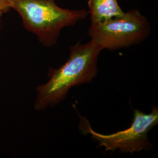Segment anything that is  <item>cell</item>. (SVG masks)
Returning <instances> with one entry per match:
<instances>
[{
	"instance_id": "cell-1",
	"label": "cell",
	"mask_w": 158,
	"mask_h": 158,
	"mask_svg": "<svg viewBox=\"0 0 158 158\" xmlns=\"http://www.w3.org/2000/svg\"><path fill=\"white\" fill-rule=\"evenodd\" d=\"M102 51L91 40L72 46L68 60L58 69L50 68L49 81L36 87L35 110L43 111L58 105L72 87L91 82L97 75L98 59Z\"/></svg>"
},
{
	"instance_id": "cell-2",
	"label": "cell",
	"mask_w": 158,
	"mask_h": 158,
	"mask_svg": "<svg viewBox=\"0 0 158 158\" xmlns=\"http://www.w3.org/2000/svg\"><path fill=\"white\" fill-rule=\"evenodd\" d=\"M10 4L21 17L25 29L47 48L56 44L63 29L73 26L89 15L85 9L62 8L55 0H10Z\"/></svg>"
},
{
	"instance_id": "cell-3",
	"label": "cell",
	"mask_w": 158,
	"mask_h": 158,
	"mask_svg": "<svg viewBox=\"0 0 158 158\" xmlns=\"http://www.w3.org/2000/svg\"><path fill=\"white\" fill-rule=\"evenodd\" d=\"M151 33L149 21L136 9L103 22L91 23L88 31L91 40L102 51H115L138 45Z\"/></svg>"
},
{
	"instance_id": "cell-4",
	"label": "cell",
	"mask_w": 158,
	"mask_h": 158,
	"mask_svg": "<svg viewBox=\"0 0 158 158\" xmlns=\"http://www.w3.org/2000/svg\"><path fill=\"white\" fill-rule=\"evenodd\" d=\"M79 128L85 134L90 135L100 147L106 151L117 149L123 153H139L152 149V144L148 138V133L158 124V108L153 107L151 113H143L138 109L134 110L132 121L130 127L110 134H102L95 131L89 121L80 115Z\"/></svg>"
},
{
	"instance_id": "cell-5",
	"label": "cell",
	"mask_w": 158,
	"mask_h": 158,
	"mask_svg": "<svg viewBox=\"0 0 158 158\" xmlns=\"http://www.w3.org/2000/svg\"><path fill=\"white\" fill-rule=\"evenodd\" d=\"M87 4L91 23L103 22L124 13L117 0H89Z\"/></svg>"
},
{
	"instance_id": "cell-6",
	"label": "cell",
	"mask_w": 158,
	"mask_h": 158,
	"mask_svg": "<svg viewBox=\"0 0 158 158\" xmlns=\"http://www.w3.org/2000/svg\"><path fill=\"white\" fill-rule=\"evenodd\" d=\"M11 9L10 0H0V10L6 12Z\"/></svg>"
},
{
	"instance_id": "cell-7",
	"label": "cell",
	"mask_w": 158,
	"mask_h": 158,
	"mask_svg": "<svg viewBox=\"0 0 158 158\" xmlns=\"http://www.w3.org/2000/svg\"><path fill=\"white\" fill-rule=\"evenodd\" d=\"M4 13H5L4 12L2 11H1L0 10V23H1V17L2 16V14H4Z\"/></svg>"
}]
</instances>
